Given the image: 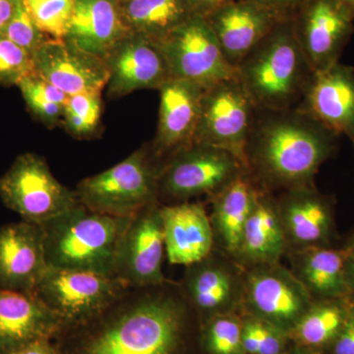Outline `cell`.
Returning <instances> with one entry per match:
<instances>
[{
    "mask_svg": "<svg viewBox=\"0 0 354 354\" xmlns=\"http://www.w3.org/2000/svg\"><path fill=\"white\" fill-rule=\"evenodd\" d=\"M339 138L297 108L257 109L247 142V171L268 192L312 187L320 167L337 153Z\"/></svg>",
    "mask_w": 354,
    "mask_h": 354,
    "instance_id": "obj_1",
    "label": "cell"
},
{
    "mask_svg": "<svg viewBox=\"0 0 354 354\" xmlns=\"http://www.w3.org/2000/svg\"><path fill=\"white\" fill-rule=\"evenodd\" d=\"M180 286L128 290L81 354H178L188 313Z\"/></svg>",
    "mask_w": 354,
    "mask_h": 354,
    "instance_id": "obj_2",
    "label": "cell"
},
{
    "mask_svg": "<svg viewBox=\"0 0 354 354\" xmlns=\"http://www.w3.org/2000/svg\"><path fill=\"white\" fill-rule=\"evenodd\" d=\"M312 74L291 19L281 21L237 67L239 80L260 111L297 108Z\"/></svg>",
    "mask_w": 354,
    "mask_h": 354,
    "instance_id": "obj_3",
    "label": "cell"
},
{
    "mask_svg": "<svg viewBox=\"0 0 354 354\" xmlns=\"http://www.w3.org/2000/svg\"><path fill=\"white\" fill-rule=\"evenodd\" d=\"M131 218L104 215L79 203L44 223L48 268L113 276L118 243Z\"/></svg>",
    "mask_w": 354,
    "mask_h": 354,
    "instance_id": "obj_4",
    "label": "cell"
},
{
    "mask_svg": "<svg viewBox=\"0 0 354 354\" xmlns=\"http://www.w3.org/2000/svg\"><path fill=\"white\" fill-rule=\"evenodd\" d=\"M162 162L150 149L140 148L111 169L77 184L79 202L97 213L130 218L158 202Z\"/></svg>",
    "mask_w": 354,
    "mask_h": 354,
    "instance_id": "obj_5",
    "label": "cell"
},
{
    "mask_svg": "<svg viewBox=\"0 0 354 354\" xmlns=\"http://www.w3.org/2000/svg\"><path fill=\"white\" fill-rule=\"evenodd\" d=\"M246 172L227 151L194 143L162 162L158 199L183 203L203 195L211 198Z\"/></svg>",
    "mask_w": 354,
    "mask_h": 354,
    "instance_id": "obj_6",
    "label": "cell"
},
{
    "mask_svg": "<svg viewBox=\"0 0 354 354\" xmlns=\"http://www.w3.org/2000/svg\"><path fill=\"white\" fill-rule=\"evenodd\" d=\"M127 290L109 274L48 268L32 293L62 326H70L99 318Z\"/></svg>",
    "mask_w": 354,
    "mask_h": 354,
    "instance_id": "obj_7",
    "label": "cell"
},
{
    "mask_svg": "<svg viewBox=\"0 0 354 354\" xmlns=\"http://www.w3.org/2000/svg\"><path fill=\"white\" fill-rule=\"evenodd\" d=\"M0 199L28 223L44 225L79 204L75 191L59 183L41 156L21 153L0 177Z\"/></svg>",
    "mask_w": 354,
    "mask_h": 354,
    "instance_id": "obj_8",
    "label": "cell"
},
{
    "mask_svg": "<svg viewBox=\"0 0 354 354\" xmlns=\"http://www.w3.org/2000/svg\"><path fill=\"white\" fill-rule=\"evenodd\" d=\"M256 111L239 75L211 86L203 95L194 143L227 151L247 169L246 146Z\"/></svg>",
    "mask_w": 354,
    "mask_h": 354,
    "instance_id": "obj_9",
    "label": "cell"
},
{
    "mask_svg": "<svg viewBox=\"0 0 354 354\" xmlns=\"http://www.w3.org/2000/svg\"><path fill=\"white\" fill-rule=\"evenodd\" d=\"M157 41L171 78L208 88L237 75L228 64L208 21L192 16Z\"/></svg>",
    "mask_w": 354,
    "mask_h": 354,
    "instance_id": "obj_10",
    "label": "cell"
},
{
    "mask_svg": "<svg viewBox=\"0 0 354 354\" xmlns=\"http://www.w3.org/2000/svg\"><path fill=\"white\" fill-rule=\"evenodd\" d=\"M165 256L160 204L155 203L133 216L125 228L116 250L113 277L128 290L164 285L169 281L162 272Z\"/></svg>",
    "mask_w": 354,
    "mask_h": 354,
    "instance_id": "obj_11",
    "label": "cell"
},
{
    "mask_svg": "<svg viewBox=\"0 0 354 354\" xmlns=\"http://www.w3.org/2000/svg\"><path fill=\"white\" fill-rule=\"evenodd\" d=\"M313 298L281 263L245 269L241 314L257 317L290 335Z\"/></svg>",
    "mask_w": 354,
    "mask_h": 354,
    "instance_id": "obj_12",
    "label": "cell"
},
{
    "mask_svg": "<svg viewBox=\"0 0 354 354\" xmlns=\"http://www.w3.org/2000/svg\"><path fill=\"white\" fill-rule=\"evenodd\" d=\"M244 286L245 268L215 247L206 258L186 267L180 288L206 322L223 314H241Z\"/></svg>",
    "mask_w": 354,
    "mask_h": 354,
    "instance_id": "obj_13",
    "label": "cell"
},
{
    "mask_svg": "<svg viewBox=\"0 0 354 354\" xmlns=\"http://www.w3.org/2000/svg\"><path fill=\"white\" fill-rule=\"evenodd\" d=\"M291 20L313 72L339 62L354 28L353 15L341 0H307Z\"/></svg>",
    "mask_w": 354,
    "mask_h": 354,
    "instance_id": "obj_14",
    "label": "cell"
},
{
    "mask_svg": "<svg viewBox=\"0 0 354 354\" xmlns=\"http://www.w3.org/2000/svg\"><path fill=\"white\" fill-rule=\"evenodd\" d=\"M109 71L106 95L120 99L139 90H160L171 80L169 65L157 41L128 32L104 58Z\"/></svg>",
    "mask_w": 354,
    "mask_h": 354,
    "instance_id": "obj_15",
    "label": "cell"
},
{
    "mask_svg": "<svg viewBox=\"0 0 354 354\" xmlns=\"http://www.w3.org/2000/svg\"><path fill=\"white\" fill-rule=\"evenodd\" d=\"M277 206L288 251L337 246L334 198L315 186L295 188L281 192Z\"/></svg>",
    "mask_w": 354,
    "mask_h": 354,
    "instance_id": "obj_16",
    "label": "cell"
},
{
    "mask_svg": "<svg viewBox=\"0 0 354 354\" xmlns=\"http://www.w3.org/2000/svg\"><path fill=\"white\" fill-rule=\"evenodd\" d=\"M204 91L197 84L176 78L158 90L157 131L149 147L158 162L194 144Z\"/></svg>",
    "mask_w": 354,
    "mask_h": 354,
    "instance_id": "obj_17",
    "label": "cell"
},
{
    "mask_svg": "<svg viewBox=\"0 0 354 354\" xmlns=\"http://www.w3.org/2000/svg\"><path fill=\"white\" fill-rule=\"evenodd\" d=\"M297 109L313 116L354 148V68L341 62L313 72Z\"/></svg>",
    "mask_w": 354,
    "mask_h": 354,
    "instance_id": "obj_18",
    "label": "cell"
},
{
    "mask_svg": "<svg viewBox=\"0 0 354 354\" xmlns=\"http://www.w3.org/2000/svg\"><path fill=\"white\" fill-rule=\"evenodd\" d=\"M35 71L68 97L106 87L109 71L102 58L64 39H48L34 55Z\"/></svg>",
    "mask_w": 354,
    "mask_h": 354,
    "instance_id": "obj_19",
    "label": "cell"
},
{
    "mask_svg": "<svg viewBox=\"0 0 354 354\" xmlns=\"http://www.w3.org/2000/svg\"><path fill=\"white\" fill-rule=\"evenodd\" d=\"M48 269L41 225L21 221L0 228V288L34 292Z\"/></svg>",
    "mask_w": 354,
    "mask_h": 354,
    "instance_id": "obj_20",
    "label": "cell"
},
{
    "mask_svg": "<svg viewBox=\"0 0 354 354\" xmlns=\"http://www.w3.org/2000/svg\"><path fill=\"white\" fill-rule=\"evenodd\" d=\"M206 20L225 59L237 69L246 55L285 19L256 2L234 0Z\"/></svg>",
    "mask_w": 354,
    "mask_h": 354,
    "instance_id": "obj_21",
    "label": "cell"
},
{
    "mask_svg": "<svg viewBox=\"0 0 354 354\" xmlns=\"http://www.w3.org/2000/svg\"><path fill=\"white\" fill-rule=\"evenodd\" d=\"M62 322L34 293L0 288V354L50 339Z\"/></svg>",
    "mask_w": 354,
    "mask_h": 354,
    "instance_id": "obj_22",
    "label": "cell"
},
{
    "mask_svg": "<svg viewBox=\"0 0 354 354\" xmlns=\"http://www.w3.org/2000/svg\"><path fill=\"white\" fill-rule=\"evenodd\" d=\"M165 255L171 264L187 267L215 249L209 216L200 203L160 205Z\"/></svg>",
    "mask_w": 354,
    "mask_h": 354,
    "instance_id": "obj_23",
    "label": "cell"
},
{
    "mask_svg": "<svg viewBox=\"0 0 354 354\" xmlns=\"http://www.w3.org/2000/svg\"><path fill=\"white\" fill-rule=\"evenodd\" d=\"M288 251L277 198L260 189L244 227L234 260L242 267L277 264Z\"/></svg>",
    "mask_w": 354,
    "mask_h": 354,
    "instance_id": "obj_24",
    "label": "cell"
},
{
    "mask_svg": "<svg viewBox=\"0 0 354 354\" xmlns=\"http://www.w3.org/2000/svg\"><path fill=\"white\" fill-rule=\"evenodd\" d=\"M129 32L120 0H75L65 41L102 58Z\"/></svg>",
    "mask_w": 354,
    "mask_h": 354,
    "instance_id": "obj_25",
    "label": "cell"
},
{
    "mask_svg": "<svg viewBox=\"0 0 354 354\" xmlns=\"http://www.w3.org/2000/svg\"><path fill=\"white\" fill-rule=\"evenodd\" d=\"M259 191L260 188L246 172L209 198L212 214L209 216L215 247L232 259L239 251L242 232Z\"/></svg>",
    "mask_w": 354,
    "mask_h": 354,
    "instance_id": "obj_26",
    "label": "cell"
},
{
    "mask_svg": "<svg viewBox=\"0 0 354 354\" xmlns=\"http://www.w3.org/2000/svg\"><path fill=\"white\" fill-rule=\"evenodd\" d=\"M286 256L290 271L313 300L351 297L342 245L291 250Z\"/></svg>",
    "mask_w": 354,
    "mask_h": 354,
    "instance_id": "obj_27",
    "label": "cell"
},
{
    "mask_svg": "<svg viewBox=\"0 0 354 354\" xmlns=\"http://www.w3.org/2000/svg\"><path fill=\"white\" fill-rule=\"evenodd\" d=\"M354 301L351 297L313 300L290 333L295 346L325 353L346 322Z\"/></svg>",
    "mask_w": 354,
    "mask_h": 354,
    "instance_id": "obj_28",
    "label": "cell"
},
{
    "mask_svg": "<svg viewBox=\"0 0 354 354\" xmlns=\"http://www.w3.org/2000/svg\"><path fill=\"white\" fill-rule=\"evenodd\" d=\"M120 6L129 32L153 41L192 17L183 0H120Z\"/></svg>",
    "mask_w": 354,
    "mask_h": 354,
    "instance_id": "obj_29",
    "label": "cell"
},
{
    "mask_svg": "<svg viewBox=\"0 0 354 354\" xmlns=\"http://www.w3.org/2000/svg\"><path fill=\"white\" fill-rule=\"evenodd\" d=\"M17 87L28 111L37 120L50 129L62 125L68 95L36 71L23 78Z\"/></svg>",
    "mask_w": 354,
    "mask_h": 354,
    "instance_id": "obj_30",
    "label": "cell"
},
{
    "mask_svg": "<svg viewBox=\"0 0 354 354\" xmlns=\"http://www.w3.org/2000/svg\"><path fill=\"white\" fill-rule=\"evenodd\" d=\"M102 91L70 95L65 104L62 127L79 140L92 139L101 125Z\"/></svg>",
    "mask_w": 354,
    "mask_h": 354,
    "instance_id": "obj_31",
    "label": "cell"
},
{
    "mask_svg": "<svg viewBox=\"0 0 354 354\" xmlns=\"http://www.w3.org/2000/svg\"><path fill=\"white\" fill-rule=\"evenodd\" d=\"M204 323L202 341L207 353L245 354L242 346L241 314H223Z\"/></svg>",
    "mask_w": 354,
    "mask_h": 354,
    "instance_id": "obj_32",
    "label": "cell"
},
{
    "mask_svg": "<svg viewBox=\"0 0 354 354\" xmlns=\"http://www.w3.org/2000/svg\"><path fill=\"white\" fill-rule=\"evenodd\" d=\"M242 346L245 354H286L290 335L262 319L241 314Z\"/></svg>",
    "mask_w": 354,
    "mask_h": 354,
    "instance_id": "obj_33",
    "label": "cell"
},
{
    "mask_svg": "<svg viewBox=\"0 0 354 354\" xmlns=\"http://www.w3.org/2000/svg\"><path fill=\"white\" fill-rule=\"evenodd\" d=\"M39 29L51 39H64L75 9V0H23Z\"/></svg>",
    "mask_w": 354,
    "mask_h": 354,
    "instance_id": "obj_34",
    "label": "cell"
},
{
    "mask_svg": "<svg viewBox=\"0 0 354 354\" xmlns=\"http://www.w3.org/2000/svg\"><path fill=\"white\" fill-rule=\"evenodd\" d=\"M34 71L32 55L0 34V86L17 87L23 78Z\"/></svg>",
    "mask_w": 354,
    "mask_h": 354,
    "instance_id": "obj_35",
    "label": "cell"
},
{
    "mask_svg": "<svg viewBox=\"0 0 354 354\" xmlns=\"http://www.w3.org/2000/svg\"><path fill=\"white\" fill-rule=\"evenodd\" d=\"M0 34L27 51L32 57L48 39H50L32 20L24 3Z\"/></svg>",
    "mask_w": 354,
    "mask_h": 354,
    "instance_id": "obj_36",
    "label": "cell"
},
{
    "mask_svg": "<svg viewBox=\"0 0 354 354\" xmlns=\"http://www.w3.org/2000/svg\"><path fill=\"white\" fill-rule=\"evenodd\" d=\"M324 354H354V304L341 332Z\"/></svg>",
    "mask_w": 354,
    "mask_h": 354,
    "instance_id": "obj_37",
    "label": "cell"
},
{
    "mask_svg": "<svg viewBox=\"0 0 354 354\" xmlns=\"http://www.w3.org/2000/svg\"><path fill=\"white\" fill-rule=\"evenodd\" d=\"M267 7L281 19H291L307 0H250Z\"/></svg>",
    "mask_w": 354,
    "mask_h": 354,
    "instance_id": "obj_38",
    "label": "cell"
},
{
    "mask_svg": "<svg viewBox=\"0 0 354 354\" xmlns=\"http://www.w3.org/2000/svg\"><path fill=\"white\" fill-rule=\"evenodd\" d=\"M191 15L207 19L212 14L234 0H183Z\"/></svg>",
    "mask_w": 354,
    "mask_h": 354,
    "instance_id": "obj_39",
    "label": "cell"
},
{
    "mask_svg": "<svg viewBox=\"0 0 354 354\" xmlns=\"http://www.w3.org/2000/svg\"><path fill=\"white\" fill-rule=\"evenodd\" d=\"M344 251V270L351 298L354 301V232L342 244Z\"/></svg>",
    "mask_w": 354,
    "mask_h": 354,
    "instance_id": "obj_40",
    "label": "cell"
},
{
    "mask_svg": "<svg viewBox=\"0 0 354 354\" xmlns=\"http://www.w3.org/2000/svg\"><path fill=\"white\" fill-rule=\"evenodd\" d=\"M22 4L23 0H0V32L13 19Z\"/></svg>",
    "mask_w": 354,
    "mask_h": 354,
    "instance_id": "obj_41",
    "label": "cell"
},
{
    "mask_svg": "<svg viewBox=\"0 0 354 354\" xmlns=\"http://www.w3.org/2000/svg\"><path fill=\"white\" fill-rule=\"evenodd\" d=\"M11 354H57V353L48 339H41V341L32 342Z\"/></svg>",
    "mask_w": 354,
    "mask_h": 354,
    "instance_id": "obj_42",
    "label": "cell"
},
{
    "mask_svg": "<svg viewBox=\"0 0 354 354\" xmlns=\"http://www.w3.org/2000/svg\"><path fill=\"white\" fill-rule=\"evenodd\" d=\"M286 354H324L318 353V351H311V349L301 348V346H295L293 344L292 348H288Z\"/></svg>",
    "mask_w": 354,
    "mask_h": 354,
    "instance_id": "obj_43",
    "label": "cell"
},
{
    "mask_svg": "<svg viewBox=\"0 0 354 354\" xmlns=\"http://www.w3.org/2000/svg\"><path fill=\"white\" fill-rule=\"evenodd\" d=\"M341 1L348 7V10L351 11L354 17V0H341Z\"/></svg>",
    "mask_w": 354,
    "mask_h": 354,
    "instance_id": "obj_44",
    "label": "cell"
}]
</instances>
